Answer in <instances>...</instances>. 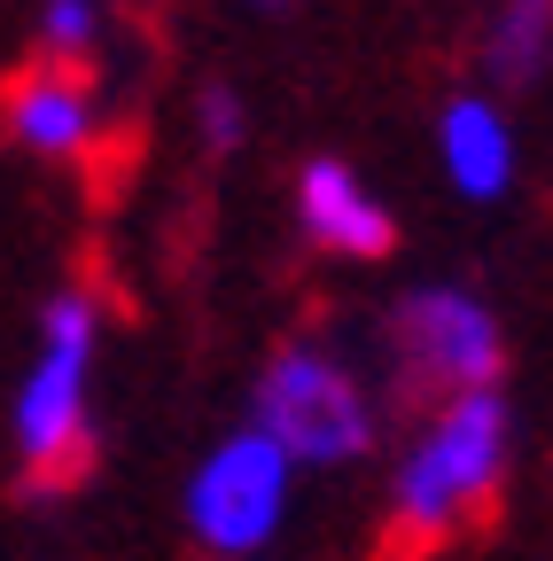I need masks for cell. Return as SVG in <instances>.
Segmentation results:
<instances>
[{"label": "cell", "instance_id": "obj_12", "mask_svg": "<svg viewBox=\"0 0 553 561\" xmlns=\"http://www.w3.org/2000/svg\"><path fill=\"white\" fill-rule=\"evenodd\" d=\"M242 9H289V0H242Z\"/></svg>", "mask_w": 553, "mask_h": 561}, {"label": "cell", "instance_id": "obj_4", "mask_svg": "<svg viewBox=\"0 0 553 561\" xmlns=\"http://www.w3.org/2000/svg\"><path fill=\"white\" fill-rule=\"evenodd\" d=\"M289 500H297V460L281 437H265L257 421L227 430L211 453L195 460L187 491H180V515H187V538L219 561H250L281 538L289 523Z\"/></svg>", "mask_w": 553, "mask_h": 561}, {"label": "cell", "instance_id": "obj_7", "mask_svg": "<svg viewBox=\"0 0 553 561\" xmlns=\"http://www.w3.org/2000/svg\"><path fill=\"white\" fill-rule=\"evenodd\" d=\"M297 234H304L320 257L367 265V257H390L398 219H390V203L375 195V180H367L359 164L312 157V164H297Z\"/></svg>", "mask_w": 553, "mask_h": 561}, {"label": "cell", "instance_id": "obj_9", "mask_svg": "<svg viewBox=\"0 0 553 561\" xmlns=\"http://www.w3.org/2000/svg\"><path fill=\"white\" fill-rule=\"evenodd\" d=\"M492 70H499V87H530L538 70H553V0H499Z\"/></svg>", "mask_w": 553, "mask_h": 561}, {"label": "cell", "instance_id": "obj_5", "mask_svg": "<svg viewBox=\"0 0 553 561\" xmlns=\"http://www.w3.org/2000/svg\"><path fill=\"white\" fill-rule=\"evenodd\" d=\"M390 359L405 390H483L507 375V328L492 312V297L468 289V280H413L390 305Z\"/></svg>", "mask_w": 553, "mask_h": 561}, {"label": "cell", "instance_id": "obj_1", "mask_svg": "<svg viewBox=\"0 0 553 561\" xmlns=\"http://www.w3.org/2000/svg\"><path fill=\"white\" fill-rule=\"evenodd\" d=\"M94 375H102V297L55 289L24 382L9 398V445L39 491H62L94 453Z\"/></svg>", "mask_w": 553, "mask_h": 561}, {"label": "cell", "instance_id": "obj_2", "mask_svg": "<svg viewBox=\"0 0 553 561\" xmlns=\"http://www.w3.org/2000/svg\"><path fill=\"white\" fill-rule=\"evenodd\" d=\"M507 460H515V405L499 382L437 398L413 430V445L398 453L390 523L405 538H445L507 483Z\"/></svg>", "mask_w": 553, "mask_h": 561}, {"label": "cell", "instance_id": "obj_6", "mask_svg": "<svg viewBox=\"0 0 553 561\" xmlns=\"http://www.w3.org/2000/svg\"><path fill=\"white\" fill-rule=\"evenodd\" d=\"M0 133H9L24 157H39V164H87L102 149V133H110L94 70L32 55L16 79L0 87Z\"/></svg>", "mask_w": 553, "mask_h": 561}, {"label": "cell", "instance_id": "obj_11", "mask_svg": "<svg viewBox=\"0 0 553 561\" xmlns=\"http://www.w3.org/2000/svg\"><path fill=\"white\" fill-rule=\"evenodd\" d=\"M242 133H250V94L227 87V79H211V87L195 94V140L211 157H227V149H242Z\"/></svg>", "mask_w": 553, "mask_h": 561}, {"label": "cell", "instance_id": "obj_3", "mask_svg": "<svg viewBox=\"0 0 553 561\" xmlns=\"http://www.w3.org/2000/svg\"><path fill=\"white\" fill-rule=\"evenodd\" d=\"M250 421L265 437H281L297 468H352L375 453L382 398L335 343L304 335V343H281L265 359V375L250 382Z\"/></svg>", "mask_w": 553, "mask_h": 561}, {"label": "cell", "instance_id": "obj_8", "mask_svg": "<svg viewBox=\"0 0 553 561\" xmlns=\"http://www.w3.org/2000/svg\"><path fill=\"white\" fill-rule=\"evenodd\" d=\"M437 172L460 203H507L522 172V140L499 94H452L437 110Z\"/></svg>", "mask_w": 553, "mask_h": 561}, {"label": "cell", "instance_id": "obj_10", "mask_svg": "<svg viewBox=\"0 0 553 561\" xmlns=\"http://www.w3.org/2000/svg\"><path fill=\"white\" fill-rule=\"evenodd\" d=\"M102 39H110V0H39V55L47 62L94 70Z\"/></svg>", "mask_w": 553, "mask_h": 561}]
</instances>
